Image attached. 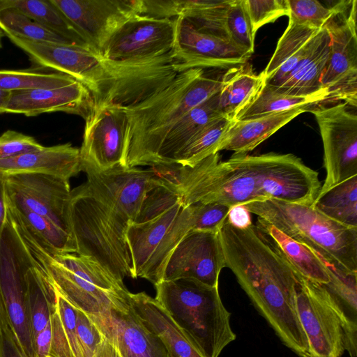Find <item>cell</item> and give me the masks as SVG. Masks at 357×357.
Listing matches in <instances>:
<instances>
[{
    "label": "cell",
    "mask_w": 357,
    "mask_h": 357,
    "mask_svg": "<svg viewBox=\"0 0 357 357\" xmlns=\"http://www.w3.org/2000/svg\"><path fill=\"white\" fill-rule=\"evenodd\" d=\"M243 206L337 268L357 273V228L341 225L304 204L267 199Z\"/></svg>",
    "instance_id": "6"
},
{
    "label": "cell",
    "mask_w": 357,
    "mask_h": 357,
    "mask_svg": "<svg viewBox=\"0 0 357 357\" xmlns=\"http://www.w3.org/2000/svg\"><path fill=\"white\" fill-rule=\"evenodd\" d=\"M305 357H312V356H311L310 355H306Z\"/></svg>",
    "instance_id": "54"
},
{
    "label": "cell",
    "mask_w": 357,
    "mask_h": 357,
    "mask_svg": "<svg viewBox=\"0 0 357 357\" xmlns=\"http://www.w3.org/2000/svg\"><path fill=\"white\" fill-rule=\"evenodd\" d=\"M84 172L90 190L130 222L135 220L148 192L163 185L151 168L119 166L104 172Z\"/></svg>",
    "instance_id": "19"
},
{
    "label": "cell",
    "mask_w": 357,
    "mask_h": 357,
    "mask_svg": "<svg viewBox=\"0 0 357 357\" xmlns=\"http://www.w3.org/2000/svg\"><path fill=\"white\" fill-rule=\"evenodd\" d=\"M95 107L92 94L82 82L51 89L11 91L5 113L34 116L43 113L62 112L84 119Z\"/></svg>",
    "instance_id": "22"
},
{
    "label": "cell",
    "mask_w": 357,
    "mask_h": 357,
    "mask_svg": "<svg viewBox=\"0 0 357 357\" xmlns=\"http://www.w3.org/2000/svg\"><path fill=\"white\" fill-rule=\"evenodd\" d=\"M6 36L35 64L68 75L82 82L96 101L109 96L119 82L121 69L118 63L104 58L91 48Z\"/></svg>",
    "instance_id": "9"
},
{
    "label": "cell",
    "mask_w": 357,
    "mask_h": 357,
    "mask_svg": "<svg viewBox=\"0 0 357 357\" xmlns=\"http://www.w3.org/2000/svg\"><path fill=\"white\" fill-rule=\"evenodd\" d=\"M321 187L319 173L291 153H216L192 166L178 165L172 184L185 206L215 203L234 207L278 199L311 205Z\"/></svg>",
    "instance_id": "1"
},
{
    "label": "cell",
    "mask_w": 357,
    "mask_h": 357,
    "mask_svg": "<svg viewBox=\"0 0 357 357\" xmlns=\"http://www.w3.org/2000/svg\"><path fill=\"white\" fill-rule=\"evenodd\" d=\"M226 30L229 40L238 47L252 54L255 37L245 8V0H231L227 12Z\"/></svg>",
    "instance_id": "40"
},
{
    "label": "cell",
    "mask_w": 357,
    "mask_h": 357,
    "mask_svg": "<svg viewBox=\"0 0 357 357\" xmlns=\"http://www.w3.org/2000/svg\"><path fill=\"white\" fill-rule=\"evenodd\" d=\"M322 259L330 275V282L324 284V287L344 313L357 321V273L344 272L324 259Z\"/></svg>",
    "instance_id": "39"
},
{
    "label": "cell",
    "mask_w": 357,
    "mask_h": 357,
    "mask_svg": "<svg viewBox=\"0 0 357 357\" xmlns=\"http://www.w3.org/2000/svg\"><path fill=\"white\" fill-rule=\"evenodd\" d=\"M0 29L4 36L12 35L36 42L74 44L13 8L0 10Z\"/></svg>",
    "instance_id": "35"
},
{
    "label": "cell",
    "mask_w": 357,
    "mask_h": 357,
    "mask_svg": "<svg viewBox=\"0 0 357 357\" xmlns=\"http://www.w3.org/2000/svg\"><path fill=\"white\" fill-rule=\"evenodd\" d=\"M155 287L156 301L204 357H219L236 340L230 324L231 313L220 298L218 287L183 278L162 280Z\"/></svg>",
    "instance_id": "4"
},
{
    "label": "cell",
    "mask_w": 357,
    "mask_h": 357,
    "mask_svg": "<svg viewBox=\"0 0 357 357\" xmlns=\"http://www.w3.org/2000/svg\"><path fill=\"white\" fill-rule=\"evenodd\" d=\"M223 268L218 232L190 230L170 255L162 280L189 278L211 287H218Z\"/></svg>",
    "instance_id": "20"
},
{
    "label": "cell",
    "mask_w": 357,
    "mask_h": 357,
    "mask_svg": "<svg viewBox=\"0 0 357 357\" xmlns=\"http://www.w3.org/2000/svg\"><path fill=\"white\" fill-rule=\"evenodd\" d=\"M192 229L191 206L181 202L140 222H130L126 231L132 264V278L154 285L162 280L168 259L184 236Z\"/></svg>",
    "instance_id": "8"
},
{
    "label": "cell",
    "mask_w": 357,
    "mask_h": 357,
    "mask_svg": "<svg viewBox=\"0 0 357 357\" xmlns=\"http://www.w3.org/2000/svg\"><path fill=\"white\" fill-rule=\"evenodd\" d=\"M222 84V78L206 76L203 68H190L143 100L123 106L128 117L125 167L153 165L168 129L218 93Z\"/></svg>",
    "instance_id": "3"
},
{
    "label": "cell",
    "mask_w": 357,
    "mask_h": 357,
    "mask_svg": "<svg viewBox=\"0 0 357 357\" xmlns=\"http://www.w3.org/2000/svg\"><path fill=\"white\" fill-rule=\"evenodd\" d=\"M84 120L79 149L81 171L125 167L128 117L123 105L96 106Z\"/></svg>",
    "instance_id": "13"
},
{
    "label": "cell",
    "mask_w": 357,
    "mask_h": 357,
    "mask_svg": "<svg viewBox=\"0 0 357 357\" xmlns=\"http://www.w3.org/2000/svg\"><path fill=\"white\" fill-rule=\"evenodd\" d=\"M320 29L289 20L288 26L280 38L273 54L262 71L264 81L284 62L296 55Z\"/></svg>",
    "instance_id": "37"
},
{
    "label": "cell",
    "mask_w": 357,
    "mask_h": 357,
    "mask_svg": "<svg viewBox=\"0 0 357 357\" xmlns=\"http://www.w3.org/2000/svg\"><path fill=\"white\" fill-rule=\"evenodd\" d=\"M311 206L341 225L357 228V175L319 191Z\"/></svg>",
    "instance_id": "32"
},
{
    "label": "cell",
    "mask_w": 357,
    "mask_h": 357,
    "mask_svg": "<svg viewBox=\"0 0 357 357\" xmlns=\"http://www.w3.org/2000/svg\"><path fill=\"white\" fill-rule=\"evenodd\" d=\"M10 8L19 10L75 45L93 50L71 22L50 0H0V10Z\"/></svg>",
    "instance_id": "31"
},
{
    "label": "cell",
    "mask_w": 357,
    "mask_h": 357,
    "mask_svg": "<svg viewBox=\"0 0 357 357\" xmlns=\"http://www.w3.org/2000/svg\"><path fill=\"white\" fill-rule=\"evenodd\" d=\"M250 213L243 205L236 206L229 211L227 221L238 229H245L252 225Z\"/></svg>",
    "instance_id": "49"
},
{
    "label": "cell",
    "mask_w": 357,
    "mask_h": 357,
    "mask_svg": "<svg viewBox=\"0 0 357 357\" xmlns=\"http://www.w3.org/2000/svg\"><path fill=\"white\" fill-rule=\"evenodd\" d=\"M56 307L73 356L82 357L77 333V308L56 290Z\"/></svg>",
    "instance_id": "46"
},
{
    "label": "cell",
    "mask_w": 357,
    "mask_h": 357,
    "mask_svg": "<svg viewBox=\"0 0 357 357\" xmlns=\"http://www.w3.org/2000/svg\"><path fill=\"white\" fill-rule=\"evenodd\" d=\"M222 79L218 108L222 115L231 120L253 100L264 84L262 72L256 75L248 63L229 69Z\"/></svg>",
    "instance_id": "29"
},
{
    "label": "cell",
    "mask_w": 357,
    "mask_h": 357,
    "mask_svg": "<svg viewBox=\"0 0 357 357\" xmlns=\"http://www.w3.org/2000/svg\"><path fill=\"white\" fill-rule=\"evenodd\" d=\"M301 277L319 284L330 282L327 266L317 253L258 218L255 225Z\"/></svg>",
    "instance_id": "28"
},
{
    "label": "cell",
    "mask_w": 357,
    "mask_h": 357,
    "mask_svg": "<svg viewBox=\"0 0 357 357\" xmlns=\"http://www.w3.org/2000/svg\"><path fill=\"white\" fill-rule=\"evenodd\" d=\"M43 148L34 137L17 131L8 130L0 135V160L40 151Z\"/></svg>",
    "instance_id": "45"
},
{
    "label": "cell",
    "mask_w": 357,
    "mask_h": 357,
    "mask_svg": "<svg viewBox=\"0 0 357 357\" xmlns=\"http://www.w3.org/2000/svg\"><path fill=\"white\" fill-rule=\"evenodd\" d=\"M174 18L138 15L110 38L101 55L112 61L152 59L172 52Z\"/></svg>",
    "instance_id": "17"
},
{
    "label": "cell",
    "mask_w": 357,
    "mask_h": 357,
    "mask_svg": "<svg viewBox=\"0 0 357 357\" xmlns=\"http://www.w3.org/2000/svg\"><path fill=\"white\" fill-rule=\"evenodd\" d=\"M192 229L195 231L218 232L227 220L231 207L207 203L192 204Z\"/></svg>",
    "instance_id": "43"
},
{
    "label": "cell",
    "mask_w": 357,
    "mask_h": 357,
    "mask_svg": "<svg viewBox=\"0 0 357 357\" xmlns=\"http://www.w3.org/2000/svg\"><path fill=\"white\" fill-rule=\"evenodd\" d=\"M223 116L218 108V93L192 109L167 131L159 147L155 162L174 163L176 156L190 139L208 123Z\"/></svg>",
    "instance_id": "27"
},
{
    "label": "cell",
    "mask_w": 357,
    "mask_h": 357,
    "mask_svg": "<svg viewBox=\"0 0 357 357\" xmlns=\"http://www.w3.org/2000/svg\"><path fill=\"white\" fill-rule=\"evenodd\" d=\"M69 220L77 255L95 261L119 281L133 278L126 238L130 221L97 197L86 182L70 191Z\"/></svg>",
    "instance_id": "5"
},
{
    "label": "cell",
    "mask_w": 357,
    "mask_h": 357,
    "mask_svg": "<svg viewBox=\"0 0 357 357\" xmlns=\"http://www.w3.org/2000/svg\"><path fill=\"white\" fill-rule=\"evenodd\" d=\"M73 77L39 70H0V89L9 91L62 86L75 81Z\"/></svg>",
    "instance_id": "36"
},
{
    "label": "cell",
    "mask_w": 357,
    "mask_h": 357,
    "mask_svg": "<svg viewBox=\"0 0 357 357\" xmlns=\"http://www.w3.org/2000/svg\"><path fill=\"white\" fill-rule=\"evenodd\" d=\"M11 91L0 89V114L5 113Z\"/></svg>",
    "instance_id": "52"
},
{
    "label": "cell",
    "mask_w": 357,
    "mask_h": 357,
    "mask_svg": "<svg viewBox=\"0 0 357 357\" xmlns=\"http://www.w3.org/2000/svg\"><path fill=\"white\" fill-rule=\"evenodd\" d=\"M50 1L100 54L119 28L142 13V0Z\"/></svg>",
    "instance_id": "15"
},
{
    "label": "cell",
    "mask_w": 357,
    "mask_h": 357,
    "mask_svg": "<svg viewBox=\"0 0 357 357\" xmlns=\"http://www.w3.org/2000/svg\"><path fill=\"white\" fill-rule=\"evenodd\" d=\"M95 357H121L113 345L105 338L100 345Z\"/></svg>",
    "instance_id": "51"
},
{
    "label": "cell",
    "mask_w": 357,
    "mask_h": 357,
    "mask_svg": "<svg viewBox=\"0 0 357 357\" xmlns=\"http://www.w3.org/2000/svg\"><path fill=\"white\" fill-rule=\"evenodd\" d=\"M126 289L112 295L110 309L89 316L121 357H171L162 340L132 308Z\"/></svg>",
    "instance_id": "14"
},
{
    "label": "cell",
    "mask_w": 357,
    "mask_h": 357,
    "mask_svg": "<svg viewBox=\"0 0 357 357\" xmlns=\"http://www.w3.org/2000/svg\"><path fill=\"white\" fill-rule=\"evenodd\" d=\"M3 181L6 197L12 203L45 217L73 237L69 181L34 173L5 176Z\"/></svg>",
    "instance_id": "16"
},
{
    "label": "cell",
    "mask_w": 357,
    "mask_h": 357,
    "mask_svg": "<svg viewBox=\"0 0 357 357\" xmlns=\"http://www.w3.org/2000/svg\"><path fill=\"white\" fill-rule=\"evenodd\" d=\"M245 5L255 34L262 26L289 14L287 0H245Z\"/></svg>",
    "instance_id": "42"
},
{
    "label": "cell",
    "mask_w": 357,
    "mask_h": 357,
    "mask_svg": "<svg viewBox=\"0 0 357 357\" xmlns=\"http://www.w3.org/2000/svg\"><path fill=\"white\" fill-rule=\"evenodd\" d=\"M77 333L82 357H95L104 336L84 312L77 309Z\"/></svg>",
    "instance_id": "44"
},
{
    "label": "cell",
    "mask_w": 357,
    "mask_h": 357,
    "mask_svg": "<svg viewBox=\"0 0 357 357\" xmlns=\"http://www.w3.org/2000/svg\"><path fill=\"white\" fill-rule=\"evenodd\" d=\"M330 51L331 36L325 27L317 46L299 63L280 86L271 87L282 93L301 96L325 90L321 88V79L328 62Z\"/></svg>",
    "instance_id": "30"
},
{
    "label": "cell",
    "mask_w": 357,
    "mask_h": 357,
    "mask_svg": "<svg viewBox=\"0 0 357 357\" xmlns=\"http://www.w3.org/2000/svg\"><path fill=\"white\" fill-rule=\"evenodd\" d=\"M234 121L220 116L211 121L190 139L176 156L174 163L192 166L218 153V148Z\"/></svg>",
    "instance_id": "34"
},
{
    "label": "cell",
    "mask_w": 357,
    "mask_h": 357,
    "mask_svg": "<svg viewBox=\"0 0 357 357\" xmlns=\"http://www.w3.org/2000/svg\"><path fill=\"white\" fill-rule=\"evenodd\" d=\"M324 102H329L326 90L307 96H291L278 92L264 84L253 100L238 112L234 121L250 119L294 107L321 104Z\"/></svg>",
    "instance_id": "33"
},
{
    "label": "cell",
    "mask_w": 357,
    "mask_h": 357,
    "mask_svg": "<svg viewBox=\"0 0 357 357\" xmlns=\"http://www.w3.org/2000/svg\"><path fill=\"white\" fill-rule=\"evenodd\" d=\"M296 308L312 357L357 355V321L350 319L324 285L298 275Z\"/></svg>",
    "instance_id": "7"
},
{
    "label": "cell",
    "mask_w": 357,
    "mask_h": 357,
    "mask_svg": "<svg viewBox=\"0 0 357 357\" xmlns=\"http://www.w3.org/2000/svg\"><path fill=\"white\" fill-rule=\"evenodd\" d=\"M172 53L181 72L195 68H226L247 63L252 54L229 40L196 29L183 17L174 18Z\"/></svg>",
    "instance_id": "18"
},
{
    "label": "cell",
    "mask_w": 357,
    "mask_h": 357,
    "mask_svg": "<svg viewBox=\"0 0 357 357\" xmlns=\"http://www.w3.org/2000/svg\"><path fill=\"white\" fill-rule=\"evenodd\" d=\"M225 267L259 314L298 356L308 350L296 308L298 275L266 237L252 225L238 229L226 220L218 231Z\"/></svg>",
    "instance_id": "2"
},
{
    "label": "cell",
    "mask_w": 357,
    "mask_h": 357,
    "mask_svg": "<svg viewBox=\"0 0 357 357\" xmlns=\"http://www.w3.org/2000/svg\"><path fill=\"white\" fill-rule=\"evenodd\" d=\"M6 208L8 216L18 230L49 255L76 253L73 237L48 219L14 204L7 197Z\"/></svg>",
    "instance_id": "26"
},
{
    "label": "cell",
    "mask_w": 357,
    "mask_h": 357,
    "mask_svg": "<svg viewBox=\"0 0 357 357\" xmlns=\"http://www.w3.org/2000/svg\"><path fill=\"white\" fill-rule=\"evenodd\" d=\"M128 298L142 323L162 340L171 357H204L155 298L145 292H129Z\"/></svg>",
    "instance_id": "24"
},
{
    "label": "cell",
    "mask_w": 357,
    "mask_h": 357,
    "mask_svg": "<svg viewBox=\"0 0 357 357\" xmlns=\"http://www.w3.org/2000/svg\"><path fill=\"white\" fill-rule=\"evenodd\" d=\"M50 322L52 341L48 357H74L56 307L53 310Z\"/></svg>",
    "instance_id": "47"
},
{
    "label": "cell",
    "mask_w": 357,
    "mask_h": 357,
    "mask_svg": "<svg viewBox=\"0 0 357 357\" xmlns=\"http://www.w3.org/2000/svg\"><path fill=\"white\" fill-rule=\"evenodd\" d=\"M52 341V325L50 321L33 340L35 357H48Z\"/></svg>",
    "instance_id": "48"
},
{
    "label": "cell",
    "mask_w": 357,
    "mask_h": 357,
    "mask_svg": "<svg viewBox=\"0 0 357 357\" xmlns=\"http://www.w3.org/2000/svg\"><path fill=\"white\" fill-rule=\"evenodd\" d=\"M52 256L73 273L103 290L115 291L126 289L123 282L117 280L102 266L88 257L75 253Z\"/></svg>",
    "instance_id": "38"
},
{
    "label": "cell",
    "mask_w": 357,
    "mask_h": 357,
    "mask_svg": "<svg viewBox=\"0 0 357 357\" xmlns=\"http://www.w3.org/2000/svg\"><path fill=\"white\" fill-rule=\"evenodd\" d=\"M1 357H26L13 329H11L4 338Z\"/></svg>",
    "instance_id": "50"
},
{
    "label": "cell",
    "mask_w": 357,
    "mask_h": 357,
    "mask_svg": "<svg viewBox=\"0 0 357 357\" xmlns=\"http://www.w3.org/2000/svg\"><path fill=\"white\" fill-rule=\"evenodd\" d=\"M347 105L317 104L308 109L315 116L324 147L326 178L319 191L357 175V116Z\"/></svg>",
    "instance_id": "12"
},
{
    "label": "cell",
    "mask_w": 357,
    "mask_h": 357,
    "mask_svg": "<svg viewBox=\"0 0 357 357\" xmlns=\"http://www.w3.org/2000/svg\"><path fill=\"white\" fill-rule=\"evenodd\" d=\"M357 1H340L326 24L331 36V51L327 66L321 79L328 100H342L357 106Z\"/></svg>",
    "instance_id": "10"
},
{
    "label": "cell",
    "mask_w": 357,
    "mask_h": 357,
    "mask_svg": "<svg viewBox=\"0 0 357 357\" xmlns=\"http://www.w3.org/2000/svg\"><path fill=\"white\" fill-rule=\"evenodd\" d=\"M19 232L56 290L73 306L88 316H98L111 308L112 295L119 291L103 290L82 278L62 265L30 238Z\"/></svg>",
    "instance_id": "21"
},
{
    "label": "cell",
    "mask_w": 357,
    "mask_h": 357,
    "mask_svg": "<svg viewBox=\"0 0 357 357\" xmlns=\"http://www.w3.org/2000/svg\"><path fill=\"white\" fill-rule=\"evenodd\" d=\"M289 20L315 29L324 28L335 12L316 0H287Z\"/></svg>",
    "instance_id": "41"
},
{
    "label": "cell",
    "mask_w": 357,
    "mask_h": 357,
    "mask_svg": "<svg viewBox=\"0 0 357 357\" xmlns=\"http://www.w3.org/2000/svg\"><path fill=\"white\" fill-rule=\"evenodd\" d=\"M33 260L7 214L0 245V287L12 328L26 357H35L24 283L25 271Z\"/></svg>",
    "instance_id": "11"
},
{
    "label": "cell",
    "mask_w": 357,
    "mask_h": 357,
    "mask_svg": "<svg viewBox=\"0 0 357 357\" xmlns=\"http://www.w3.org/2000/svg\"><path fill=\"white\" fill-rule=\"evenodd\" d=\"M312 105L294 107L246 120L234 121L217 152L227 150L246 154Z\"/></svg>",
    "instance_id": "25"
},
{
    "label": "cell",
    "mask_w": 357,
    "mask_h": 357,
    "mask_svg": "<svg viewBox=\"0 0 357 357\" xmlns=\"http://www.w3.org/2000/svg\"><path fill=\"white\" fill-rule=\"evenodd\" d=\"M80 172L79 149L70 143L44 146L40 151L0 160V175L3 176L34 173L69 181Z\"/></svg>",
    "instance_id": "23"
},
{
    "label": "cell",
    "mask_w": 357,
    "mask_h": 357,
    "mask_svg": "<svg viewBox=\"0 0 357 357\" xmlns=\"http://www.w3.org/2000/svg\"><path fill=\"white\" fill-rule=\"evenodd\" d=\"M4 36V33L3 32L1 31V29H0V49L2 47V43H1V40H2V38L3 36Z\"/></svg>",
    "instance_id": "53"
}]
</instances>
